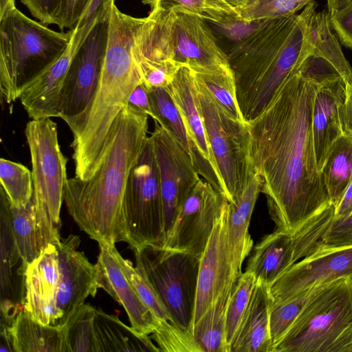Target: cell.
<instances>
[{
  "mask_svg": "<svg viewBox=\"0 0 352 352\" xmlns=\"http://www.w3.org/2000/svg\"><path fill=\"white\" fill-rule=\"evenodd\" d=\"M333 69L309 55L268 108L248 123L251 157L276 230L294 234L331 204L318 169L312 110L320 82Z\"/></svg>",
  "mask_w": 352,
  "mask_h": 352,
  "instance_id": "1",
  "label": "cell"
},
{
  "mask_svg": "<svg viewBox=\"0 0 352 352\" xmlns=\"http://www.w3.org/2000/svg\"><path fill=\"white\" fill-rule=\"evenodd\" d=\"M148 116L126 104L116 118L106 152L89 179H68L67 209L80 229L98 243L121 241L122 206L131 172L148 138Z\"/></svg>",
  "mask_w": 352,
  "mask_h": 352,
  "instance_id": "2",
  "label": "cell"
},
{
  "mask_svg": "<svg viewBox=\"0 0 352 352\" xmlns=\"http://www.w3.org/2000/svg\"><path fill=\"white\" fill-rule=\"evenodd\" d=\"M258 22L228 56L237 102L248 123L268 108L311 50L304 8L289 17Z\"/></svg>",
  "mask_w": 352,
  "mask_h": 352,
  "instance_id": "3",
  "label": "cell"
},
{
  "mask_svg": "<svg viewBox=\"0 0 352 352\" xmlns=\"http://www.w3.org/2000/svg\"><path fill=\"white\" fill-rule=\"evenodd\" d=\"M137 25L131 21H110L100 77L85 110L67 123L73 135L75 176L90 178L106 152L113 123L142 80L133 56Z\"/></svg>",
  "mask_w": 352,
  "mask_h": 352,
  "instance_id": "4",
  "label": "cell"
},
{
  "mask_svg": "<svg viewBox=\"0 0 352 352\" xmlns=\"http://www.w3.org/2000/svg\"><path fill=\"white\" fill-rule=\"evenodd\" d=\"M69 234L48 244L24 273L23 308L42 324L64 327L89 296L99 289L96 265Z\"/></svg>",
  "mask_w": 352,
  "mask_h": 352,
  "instance_id": "5",
  "label": "cell"
},
{
  "mask_svg": "<svg viewBox=\"0 0 352 352\" xmlns=\"http://www.w3.org/2000/svg\"><path fill=\"white\" fill-rule=\"evenodd\" d=\"M133 54L153 60H171L194 72L230 66L204 19L173 10H151L137 32Z\"/></svg>",
  "mask_w": 352,
  "mask_h": 352,
  "instance_id": "6",
  "label": "cell"
},
{
  "mask_svg": "<svg viewBox=\"0 0 352 352\" xmlns=\"http://www.w3.org/2000/svg\"><path fill=\"white\" fill-rule=\"evenodd\" d=\"M72 30L56 32L16 8L0 18V90L7 104L67 48Z\"/></svg>",
  "mask_w": 352,
  "mask_h": 352,
  "instance_id": "7",
  "label": "cell"
},
{
  "mask_svg": "<svg viewBox=\"0 0 352 352\" xmlns=\"http://www.w3.org/2000/svg\"><path fill=\"white\" fill-rule=\"evenodd\" d=\"M273 352H352V276L328 283L305 305Z\"/></svg>",
  "mask_w": 352,
  "mask_h": 352,
  "instance_id": "8",
  "label": "cell"
},
{
  "mask_svg": "<svg viewBox=\"0 0 352 352\" xmlns=\"http://www.w3.org/2000/svg\"><path fill=\"white\" fill-rule=\"evenodd\" d=\"M33 182V196L41 251L59 239L60 209L68 180L67 159L58 142L57 124L51 118L31 120L25 126Z\"/></svg>",
  "mask_w": 352,
  "mask_h": 352,
  "instance_id": "9",
  "label": "cell"
},
{
  "mask_svg": "<svg viewBox=\"0 0 352 352\" xmlns=\"http://www.w3.org/2000/svg\"><path fill=\"white\" fill-rule=\"evenodd\" d=\"M194 78L199 110L223 193L231 203L241 195L255 173L248 123L230 118L204 85Z\"/></svg>",
  "mask_w": 352,
  "mask_h": 352,
  "instance_id": "10",
  "label": "cell"
},
{
  "mask_svg": "<svg viewBox=\"0 0 352 352\" xmlns=\"http://www.w3.org/2000/svg\"><path fill=\"white\" fill-rule=\"evenodd\" d=\"M133 251L135 267L153 287L174 324L192 334L200 258L164 246Z\"/></svg>",
  "mask_w": 352,
  "mask_h": 352,
  "instance_id": "11",
  "label": "cell"
},
{
  "mask_svg": "<svg viewBox=\"0 0 352 352\" xmlns=\"http://www.w3.org/2000/svg\"><path fill=\"white\" fill-rule=\"evenodd\" d=\"M165 238L159 172L148 137L125 188L121 241L134 250L149 245L164 246Z\"/></svg>",
  "mask_w": 352,
  "mask_h": 352,
  "instance_id": "12",
  "label": "cell"
},
{
  "mask_svg": "<svg viewBox=\"0 0 352 352\" xmlns=\"http://www.w3.org/2000/svg\"><path fill=\"white\" fill-rule=\"evenodd\" d=\"M335 214L331 204L294 234L276 230L254 248L246 271L270 287L283 272L311 252L322 240Z\"/></svg>",
  "mask_w": 352,
  "mask_h": 352,
  "instance_id": "13",
  "label": "cell"
},
{
  "mask_svg": "<svg viewBox=\"0 0 352 352\" xmlns=\"http://www.w3.org/2000/svg\"><path fill=\"white\" fill-rule=\"evenodd\" d=\"M109 12V6L78 46L72 59L60 101L59 118L66 124L85 110L97 87L108 40Z\"/></svg>",
  "mask_w": 352,
  "mask_h": 352,
  "instance_id": "14",
  "label": "cell"
},
{
  "mask_svg": "<svg viewBox=\"0 0 352 352\" xmlns=\"http://www.w3.org/2000/svg\"><path fill=\"white\" fill-rule=\"evenodd\" d=\"M149 137L159 172L166 237L179 209L199 181V173L190 155L166 128L155 122Z\"/></svg>",
  "mask_w": 352,
  "mask_h": 352,
  "instance_id": "15",
  "label": "cell"
},
{
  "mask_svg": "<svg viewBox=\"0 0 352 352\" xmlns=\"http://www.w3.org/2000/svg\"><path fill=\"white\" fill-rule=\"evenodd\" d=\"M228 201L223 193L200 179L179 209L164 247L201 258Z\"/></svg>",
  "mask_w": 352,
  "mask_h": 352,
  "instance_id": "16",
  "label": "cell"
},
{
  "mask_svg": "<svg viewBox=\"0 0 352 352\" xmlns=\"http://www.w3.org/2000/svg\"><path fill=\"white\" fill-rule=\"evenodd\" d=\"M352 273V241L320 240L307 256L283 272L270 287V301L280 300Z\"/></svg>",
  "mask_w": 352,
  "mask_h": 352,
  "instance_id": "17",
  "label": "cell"
},
{
  "mask_svg": "<svg viewBox=\"0 0 352 352\" xmlns=\"http://www.w3.org/2000/svg\"><path fill=\"white\" fill-rule=\"evenodd\" d=\"M165 89L184 121L191 143L192 160L196 168L215 190L223 193L197 102L192 71L188 67H182L173 82Z\"/></svg>",
  "mask_w": 352,
  "mask_h": 352,
  "instance_id": "18",
  "label": "cell"
},
{
  "mask_svg": "<svg viewBox=\"0 0 352 352\" xmlns=\"http://www.w3.org/2000/svg\"><path fill=\"white\" fill-rule=\"evenodd\" d=\"M228 201L216 219L212 232L200 258L194 323L224 287L239 277L233 274L228 249Z\"/></svg>",
  "mask_w": 352,
  "mask_h": 352,
  "instance_id": "19",
  "label": "cell"
},
{
  "mask_svg": "<svg viewBox=\"0 0 352 352\" xmlns=\"http://www.w3.org/2000/svg\"><path fill=\"white\" fill-rule=\"evenodd\" d=\"M100 253L95 264L99 288L123 307L131 327L137 332L151 335L158 322L141 300L122 270L116 245L98 243Z\"/></svg>",
  "mask_w": 352,
  "mask_h": 352,
  "instance_id": "20",
  "label": "cell"
},
{
  "mask_svg": "<svg viewBox=\"0 0 352 352\" xmlns=\"http://www.w3.org/2000/svg\"><path fill=\"white\" fill-rule=\"evenodd\" d=\"M346 82L338 73L324 78L314 96L312 133L316 160L321 171L327 153L342 133L340 108L346 97Z\"/></svg>",
  "mask_w": 352,
  "mask_h": 352,
  "instance_id": "21",
  "label": "cell"
},
{
  "mask_svg": "<svg viewBox=\"0 0 352 352\" xmlns=\"http://www.w3.org/2000/svg\"><path fill=\"white\" fill-rule=\"evenodd\" d=\"M261 192V183L254 173L240 196L234 201L228 202L227 216V238L233 274L238 277L241 267L249 255L253 241L249 233L252 214Z\"/></svg>",
  "mask_w": 352,
  "mask_h": 352,
  "instance_id": "22",
  "label": "cell"
},
{
  "mask_svg": "<svg viewBox=\"0 0 352 352\" xmlns=\"http://www.w3.org/2000/svg\"><path fill=\"white\" fill-rule=\"evenodd\" d=\"M268 287L256 281L230 352H272Z\"/></svg>",
  "mask_w": 352,
  "mask_h": 352,
  "instance_id": "23",
  "label": "cell"
},
{
  "mask_svg": "<svg viewBox=\"0 0 352 352\" xmlns=\"http://www.w3.org/2000/svg\"><path fill=\"white\" fill-rule=\"evenodd\" d=\"M0 222L1 313L2 319L6 321H11L23 309L15 300V296H17L18 294L15 292L16 286L14 285L15 280H14L13 272L14 267L19 262H22V259L12 228L10 202L2 188L0 189ZM19 298L21 299L20 297Z\"/></svg>",
  "mask_w": 352,
  "mask_h": 352,
  "instance_id": "24",
  "label": "cell"
},
{
  "mask_svg": "<svg viewBox=\"0 0 352 352\" xmlns=\"http://www.w3.org/2000/svg\"><path fill=\"white\" fill-rule=\"evenodd\" d=\"M315 1L304 8L306 13L307 35L311 55L327 61L345 82L352 83V67L345 58L338 38L332 32L329 13L316 12Z\"/></svg>",
  "mask_w": 352,
  "mask_h": 352,
  "instance_id": "25",
  "label": "cell"
},
{
  "mask_svg": "<svg viewBox=\"0 0 352 352\" xmlns=\"http://www.w3.org/2000/svg\"><path fill=\"white\" fill-rule=\"evenodd\" d=\"M94 331L97 352H159L150 336L123 323L117 316L96 309Z\"/></svg>",
  "mask_w": 352,
  "mask_h": 352,
  "instance_id": "26",
  "label": "cell"
},
{
  "mask_svg": "<svg viewBox=\"0 0 352 352\" xmlns=\"http://www.w3.org/2000/svg\"><path fill=\"white\" fill-rule=\"evenodd\" d=\"M7 329L13 352H63V327L42 324L23 308Z\"/></svg>",
  "mask_w": 352,
  "mask_h": 352,
  "instance_id": "27",
  "label": "cell"
},
{
  "mask_svg": "<svg viewBox=\"0 0 352 352\" xmlns=\"http://www.w3.org/2000/svg\"><path fill=\"white\" fill-rule=\"evenodd\" d=\"M236 279L224 287L193 324L192 336L201 352H229L226 338L227 309Z\"/></svg>",
  "mask_w": 352,
  "mask_h": 352,
  "instance_id": "28",
  "label": "cell"
},
{
  "mask_svg": "<svg viewBox=\"0 0 352 352\" xmlns=\"http://www.w3.org/2000/svg\"><path fill=\"white\" fill-rule=\"evenodd\" d=\"M321 173L331 202L336 208L352 181V135L343 133L335 140Z\"/></svg>",
  "mask_w": 352,
  "mask_h": 352,
  "instance_id": "29",
  "label": "cell"
},
{
  "mask_svg": "<svg viewBox=\"0 0 352 352\" xmlns=\"http://www.w3.org/2000/svg\"><path fill=\"white\" fill-rule=\"evenodd\" d=\"M151 10L183 12L217 24L241 21L236 10L225 0H144Z\"/></svg>",
  "mask_w": 352,
  "mask_h": 352,
  "instance_id": "30",
  "label": "cell"
},
{
  "mask_svg": "<svg viewBox=\"0 0 352 352\" xmlns=\"http://www.w3.org/2000/svg\"><path fill=\"white\" fill-rule=\"evenodd\" d=\"M327 283L312 287L280 300L270 301L269 317L272 352L307 302Z\"/></svg>",
  "mask_w": 352,
  "mask_h": 352,
  "instance_id": "31",
  "label": "cell"
},
{
  "mask_svg": "<svg viewBox=\"0 0 352 352\" xmlns=\"http://www.w3.org/2000/svg\"><path fill=\"white\" fill-rule=\"evenodd\" d=\"M192 72L195 78L204 85L216 103L230 118L248 123L237 102L235 79L230 66L210 72Z\"/></svg>",
  "mask_w": 352,
  "mask_h": 352,
  "instance_id": "32",
  "label": "cell"
},
{
  "mask_svg": "<svg viewBox=\"0 0 352 352\" xmlns=\"http://www.w3.org/2000/svg\"><path fill=\"white\" fill-rule=\"evenodd\" d=\"M10 213L23 267L25 270L28 265L35 260L41 252L33 199L21 207H15L10 204Z\"/></svg>",
  "mask_w": 352,
  "mask_h": 352,
  "instance_id": "33",
  "label": "cell"
},
{
  "mask_svg": "<svg viewBox=\"0 0 352 352\" xmlns=\"http://www.w3.org/2000/svg\"><path fill=\"white\" fill-rule=\"evenodd\" d=\"M96 309L84 303L63 327V352H97L94 331Z\"/></svg>",
  "mask_w": 352,
  "mask_h": 352,
  "instance_id": "34",
  "label": "cell"
},
{
  "mask_svg": "<svg viewBox=\"0 0 352 352\" xmlns=\"http://www.w3.org/2000/svg\"><path fill=\"white\" fill-rule=\"evenodd\" d=\"M148 94L155 122L168 130L192 159V146L184 121L166 89L152 88Z\"/></svg>",
  "mask_w": 352,
  "mask_h": 352,
  "instance_id": "35",
  "label": "cell"
},
{
  "mask_svg": "<svg viewBox=\"0 0 352 352\" xmlns=\"http://www.w3.org/2000/svg\"><path fill=\"white\" fill-rule=\"evenodd\" d=\"M1 188L10 204L15 207L24 206L33 196L32 172L22 164L5 158L0 159Z\"/></svg>",
  "mask_w": 352,
  "mask_h": 352,
  "instance_id": "36",
  "label": "cell"
},
{
  "mask_svg": "<svg viewBox=\"0 0 352 352\" xmlns=\"http://www.w3.org/2000/svg\"><path fill=\"white\" fill-rule=\"evenodd\" d=\"M314 0H250L236 9L241 21L252 23L293 16Z\"/></svg>",
  "mask_w": 352,
  "mask_h": 352,
  "instance_id": "37",
  "label": "cell"
},
{
  "mask_svg": "<svg viewBox=\"0 0 352 352\" xmlns=\"http://www.w3.org/2000/svg\"><path fill=\"white\" fill-rule=\"evenodd\" d=\"M256 280L250 272H242L237 278L227 309L226 338L229 348L247 311Z\"/></svg>",
  "mask_w": 352,
  "mask_h": 352,
  "instance_id": "38",
  "label": "cell"
},
{
  "mask_svg": "<svg viewBox=\"0 0 352 352\" xmlns=\"http://www.w3.org/2000/svg\"><path fill=\"white\" fill-rule=\"evenodd\" d=\"M116 255L127 279L158 323L168 322L174 324L171 316L146 278L130 261L124 258L117 249Z\"/></svg>",
  "mask_w": 352,
  "mask_h": 352,
  "instance_id": "39",
  "label": "cell"
},
{
  "mask_svg": "<svg viewBox=\"0 0 352 352\" xmlns=\"http://www.w3.org/2000/svg\"><path fill=\"white\" fill-rule=\"evenodd\" d=\"M143 85L152 88H166L183 67L171 60H149L133 54Z\"/></svg>",
  "mask_w": 352,
  "mask_h": 352,
  "instance_id": "40",
  "label": "cell"
},
{
  "mask_svg": "<svg viewBox=\"0 0 352 352\" xmlns=\"http://www.w3.org/2000/svg\"><path fill=\"white\" fill-rule=\"evenodd\" d=\"M161 351L201 352L192 333L168 322H159L150 336Z\"/></svg>",
  "mask_w": 352,
  "mask_h": 352,
  "instance_id": "41",
  "label": "cell"
},
{
  "mask_svg": "<svg viewBox=\"0 0 352 352\" xmlns=\"http://www.w3.org/2000/svg\"><path fill=\"white\" fill-rule=\"evenodd\" d=\"M111 0H89L76 27L72 30L74 43L78 47L88 35L96 21L109 10Z\"/></svg>",
  "mask_w": 352,
  "mask_h": 352,
  "instance_id": "42",
  "label": "cell"
},
{
  "mask_svg": "<svg viewBox=\"0 0 352 352\" xmlns=\"http://www.w3.org/2000/svg\"><path fill=\"white\" fill-rule=\"evenodd\" d=\"M89 1L62 0L56 25L61 30H74L85 12Z\"/></svg>",
  "mask_w": 352,
  "mask_h": 352,
  "instance_id": "43",
  "label": "cell"
},
{
  "mask_svg": "<svg viewBox=\"0 0 352 352\" xmlns=\"http://www.w3.org/2000/svg\"><path fill=\"white\" fill-rule=\"evenodd\" d=\"M31 14L48 25L56 24L62 0H21Z\"/></svg>",
  "mask_w": 352,
  "mask_h": 352,
  "instance_id": "44",
  "label": "cell"
},
{
  "mask_svg": "<svg viewBox=\"0 0 352 352\" xmlns=\"http://www.w3.org/2000/svg\"><path fill=\"white\" fill-rule=\"evenodd\" d=\"M333 30L346 47L352 48V1L329 14Z\"/></svg>",
  "mask_w": 352,
  "mask_h": 352,
  "instance_id": "45",
  "label": "cell"
},
{
  "mask_svg": "<svg viewBox=\"0 0 352 352\" xmlns=\"http://www.w3.org/2000/svg\"><path fill=\"white\" fill-rule=\"evenodd\" d=\"M322 241L328 243H341L352 241V212L333 219Z\"/></svg>",
  "mask_w": 352,
  "mask_h": 352,
  "instance_id": "46",
  "label": "cell"
},
{
  "mask_svg": "<svg viewBox=\"0 0 352 352\" xmlns=\"http://www.w3.org/2000/svg\"><path fill=\"white\" fill-rule=\"evenodd\" d=\"M127 104L152 118L154 117L148 90L142 82L134 89Z\"/></svg>",
  "mask_w": 352,
  "mask_h": 352,
  "instance_id": "47",
  "label": "cell"
},
{
  "mask_svg": "<svg viewBox=\"0 0 352 352\" xmlns=\"http://www.w3.org/2000/svg\"><path fill=\"white\" fill-rule=\"evenodd\" d=\"M346 97L340 108L343 133L352 135V83L346 82Z\"/></svg>",
  "mask_w": 352,
  "mask_h": 352,
  "instance_id": "48",
  "label": "cell"
},
{
  "mask_svg": "<svg viewBox=\"0 0 352 352\" xmlns=\"http://www.w3.org/2000/svg\"><path fill=\"white\" fill-rule=\"evenodd\" d=\"M352 212V181L346 187L338 205L335 208L334 218L348 215Z\"/></svg>",
  "mask_w": 352,
  "mask_h": 352,
  "instance_id": "49",
  "label": "cell"
},
{
  "mask_svg": "<svg viewBox=\"0 0 352 352\" xmlns=\"http://www.w3.org/2000/svg\"><path fill=\"white\" fill-rule=\"evenodd\" d=\"M328 5V12L330 14H332L343 7L346 6L349 3L352 1V0H327Z\"/></svg>",
  "mask_w": 352,
  "mask_h": 352,
  "instance_id": "50",
  "label": "cell"
},
{
  "mask_svg": "<svg viewBox=\"0 0 352 352\" xmlns=\"http://www.w3.org/2000/svg\"><path fill=\"white\" fill-rule=\"evenodd\" d=\"M15 8V0H0V18Z\"/></svg>",
  "mask_w": 352,
  "mask_h": 352,
  "instance_id": "51",
  "label": "cell"
},
{
  "mask_svg": "<svg viewBox=\"0 0 352 352\" xmlns=\"http://www.w3.org/2000/svg\"><path fill=\"white\" fill-rule=\"evenodd\" d=\"M235 10L244 6L250 0H225Z\"/></svg>",
  "mask_w": 352,
  "mask_h": 352,
  "instance_id": "52",
  "label": "cell"
},
{
  "mask_svg": "<svg viewBox=\"0 0 352 352\" xmlns=\"http://www.w3.org/2000/svg\"><path fill=\"white\" fill-rule=\"evenodd\" d=\"M350 274H351V276H352V273H351Z\"/></svg>",
  "mask_w": 352,
  "mask_h": 352,
  "instance_id": "53",
  "label": "cell"
}]
</instances>
